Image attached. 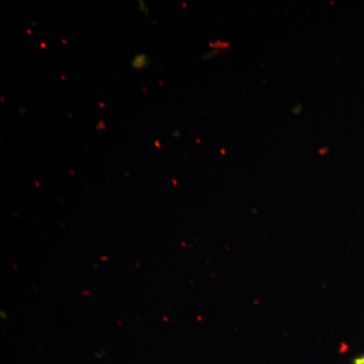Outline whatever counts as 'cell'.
I'll return each mask as SVG.
<instances>
[{
  "mask_svg": "<svg viewBox=\"0 0 364 364\" xmlns=\"http://www.w3.org/2000/svg\"><path fill=\"white\" fill-rule=\"evenodd\" d=\"M145 58L146 57L144 56V55L136 57L133 63L134 67H136V68H142V67L145 66L144 63H146V61H147Z\"/></svg>",
  "mask_w": 364,
  "mask_h": 364,
  "instance_id": "6da1fadb",
  "label": "cell"
},
{
  "mask_svg": "<svg viewBox=\"0 0 364 364\" xmlns=\"http://www.w3.org/2000/svg\"><path fill=\"white\" fill-rule=\"evenodd\" d=\"M354 364H364V355L360 356V358H356L355 361H354Z\"/></svg>",
  "mask_w": 364,
  "mask_h": 364,
  "instance_id": "7a4b0ae2",
  "label": "cell"
}]
</instances>
